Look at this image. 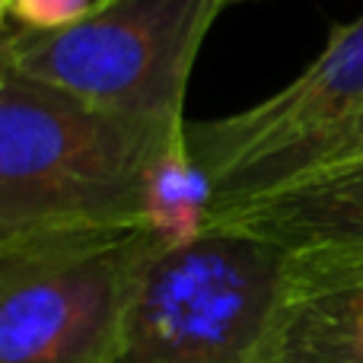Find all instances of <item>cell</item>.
<instances>
[{
  "instance_id": "6da1fadb",
  "label": "cell",
  "mask_w": 363,
  "mask_h": 363,
  "mask_svg": "<svg viewBox=\"0 0 363 363\" xmlns=\"http://www.w3.org/2000/svg\"><path fill=\"white\" fill-rule=\"evenodd\" d=\"M166 134L0 64V242L147 226Z\"/></svg>"
},
{
  "instance_id": "7a4b0ae2",
  "label": "cell",
  "mask_w": 363,
  "mask_h": 363,
  "mask_svg": "<svg viewBox=\"0 0 363 363\" xmlns=\"http://www.w3.org/2000/svg\"><path fill=\"white\" fill-rule=\"evenodd\" d=\"M287 274V252L207 223L157 236L138 271L112 363H258Z\"/></svg>"
},
{
  "instance_id": "3957f363",
  "label": "cell",
  "mask_w": 363,
  "mask_h": 363,
  "mask_svg": "<svg viewBox=\"0 0 363 363\" xmlns=\"http://www.w3.org/2000/svg\"><path fill=\"white\" fill-rule=\"evenodd\" d=\"M233 0H96L61 29L4 19L0 64L166 134L185 131L191 67Z\"/></svg>"
},
{
  "instance_id": "277c9868",
  "label": "cell",
  "mask_w": 363,
  "mask_h": 363,
  "mask_svg": "<svg viewBox=\"0 0 363 363\" xmlns=\"http://www.w3.org/2000/svg\"><path fill=\"white\" fill-rule=\"evenodd\" d=\"M157 236L134 226L0 242V363H112Z\"/></svg>"
},
{
  "instance_id": "5b68a950",
  "label": "cell",
  "mask_w": 363,
  "mask_h": 363,
  "mask_svg": "<svg viewBox=\"0 0 363 363\" xmlns=\"http://www.w3.org/2000/svg\"><path fill=\"white\" fill-rule=\"evenodd\" d=\"M360 112L363 13L332 26L322 55L271 99L226 118L185 125L188 150L213 182L211 213L294 179L315 147Z\"/></svg>"
},
{
  "instance_id": "8992f818",
  "label": "cell",
  "mask_w": 363,
  "mask_h": 363,
  "mask_svg": "<svg viewBox=\"0 0 363 363\" xmlns=\"http://www.w3.org/2000/svg\"><path fill=\"white\" fill-rule=\"evenodd\" d=\"M207 223L268 239L303 262H363V160L303 172L213 211Z\"/></svg>"
},
{
  "instance_id": "52a82bcc",
  "label": "cell",
  "mask_w": 363,
  "mask_h": 363,
  "mask_svg": "<svg viewBox=\"0 0 363 363\" xmlns=\"http://www.w3.org/2000/svg\"><path fill=\"white\" fill-rule=\"evenodd\" d=\"M258 363H363V262L287 255Z\"/></svg>"
},
{
  "instance_id": "ba28073f",
  "label": "cell",
  "mask_w": 363,
  "mask_h": 363,
  "mask_svg": "<svg viewBox=\"0 0 363 363\" xmlns=\"http://www.w3.org/2000/svg\"><path fill=\"white\" fill-rule=\"evenodd\" d=\"M96 0H4V19L23 29H61L93 10Z\"/></svg>"
},
{
  "instance_id": "9c48e42d",
  "label": "cell",
  "mask_w": 363,
  "mask_h": 363,
  "mask_svg": "<svg viewBox=\"0 0 363 363\" xmlns=\"http://www.w3.org/2000/svg\"><path fill=\"white\" fill-rule=\"evenodd\" d=\"M357 160H363V112L351 121V125L341 128L338 134H332L325 144L315 147L313 157L306 160V166H303L296 176H303V172H313V169H325V166L357 163ZM296 176H294V179H296ZM287 182H290V179H287Z\"/></svg>"
},
{
  "instance_id": "30bf717a",
  "label": "cell",
  "mask_w": 363,
  "mask_h": 363,
  "mask_svg": "<svg viewBox=\"0 0 363 363\" xmlns=\"http://www.w3.org/2000/svg\"><path fill=\"white\" fill-rule=\"evenodd\" d=\"M233 4H239V0H233Z\"/></svg>"
}]
</instances>
